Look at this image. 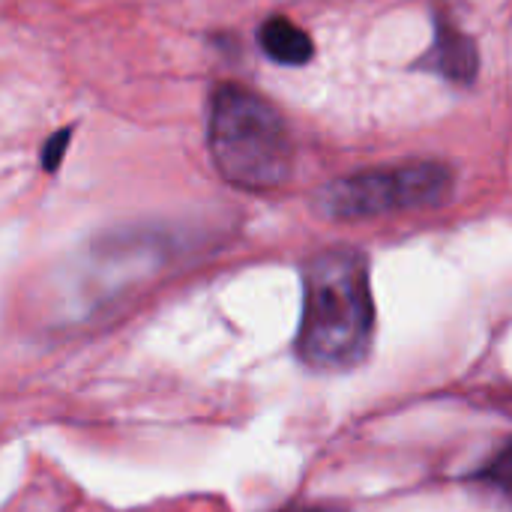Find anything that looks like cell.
<instances>
[{
	"label": "cell",
	"instance_id": "obj_1",
	"mask_svg": "<svg viewBox=\"0 0 512 512\" xmlns=\"http://www.w3.org/2000/svg\"><path fill=\"white\" fill-rule=\"evenodd\" d=\"M375 336L369 264L357 249H327L303 267V321L297 357L318 372L360 366Z\"/></svg>",
	"mask_w": 512,
	"mask_h": 512
},
{
	"label": "cell",
	"instance_id": "obj_2",
	"mask_svg": "<svg viewBox=\"0 0 512 512\" xmlns=\"http://www.w3.org/2000/svg\"><path fill=\"white\" fill-rule=\"evenodd\" d=\"M210 153L219 174L249 192L282 186L294 165V144L282 114L240 84H222L213 96Z\"/></svg>",
	"mask_w": 512,
	"mask_h": 512
},
{
	"label": "cell",
	"instance_id": "obj_3",
	"mask_svg": "<svg viewBox=\"0 0 512 512\" xmlns=\"http://www.w3.org/2000/svg\"><path fill=\"white\" fill-rule=\"evenodd\" d=\"M453 195V171L441 162H408L357 171L327 183L315 207L327 219H372L384 213L438 207Z\"/></svg>",
	"mask_w": 512,
	"mask_h": 512
},
{
	"label": "cell",
	"instance_id": "obj_4",
	"mask_svg": "<svg viewBox=\"0 0 512 512\" xmlns=\"http://www.w3.org/2000/svg\"><path fill=\"white\" fill-rule=\"evenodd\" d=\"M417 66H423L429 72H438L447 81L471 84L477 78V72H480V51H477V45H474V39L468 33H462L459 27H453L447 21H438L435 39H432L429 51L420 57Z\"/></svg>",
	"mask_w": 512,
	"mask_h": 512
},
{
	"label": "cell",
	"instance_id": "obj_5",
	"mask_svg": "<svg viewBox=\"0 0 512 512\" xmlns=\"http://www.w3.org/2000/svg\"><path fill=\"white\" fill-rule=\"evenodd\" d=\"M258 42H261L267 57H273L276 63H285V66H303L315 54V45H312L309 33L300 30L297 24H291L282 15H273V18H267L261 24Z\"/></svg>",
	"mask_w": 512,
	"mask_h": 512
},
{
	"label": "cell",
	"instance_id": "obj_6",
	"mask_svg": "<svg viewBox=\"0 0 512 512\" xmlns=\"http://www.w3.org/2000/svg\"><path fill=\"white\" fill-rule=\"evenodd\" d=\"M480 480H486L489 486H495L501 495H510L512 492V447L504 444L501 453L489 462V468H483Z\"/></svg>",
	"mask_w": 512,
	"mask_h": 512
},
{
	"label": "cell",
	"instance_id": "obj_7",
	"mask_svg": "<svg viewBox=\"0 0 512 512\" xmlns=\"http://www.w3.org/2000/svg\"><path fill=\"white\" fill-rule=\"evenodd\" d=\"M69 129H60V132H54L51 138H48V144H45V150H42V165H45V171H57L60 168V162H63V153H66V147H69Z\"/></svg>",
	"mask_w": 512,
	"mask_h": 512
},
{
	"label": "cell",
	"instance_id": "obj_8",
	"mask_svg": "<svg viewBox=\"0 0 512 512\" xmlns=\"http://www.w3.org/2000/svg\"><path fill=\"white\" fill-rule=\"evenodd\" d=\"M279 512H348L342 507H330V504H294V507H285Z\"/></svg>",
	"mask_w": 512,
	"mask_h": 512
}]
</instances>
